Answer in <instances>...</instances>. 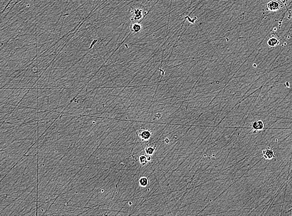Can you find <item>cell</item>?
Returning <instances> with one entry per match:
<instances>
[{
    "mask_svg": "<svg viewBox=\"0 0 292 216\" xmlns=\"http://www.w3.org/2000/svg\"><path fill=\"white\" fill-rule=\"evenodd\" d=\"M151 160V156H149V155H148V156H147L146 155H142L139 156L140 163L143 166L145 165L146 164H147L148 162L149 161H150Z\"/></svg>",
    "mask_w": 292,
    "mask_h": 216,
    "instance_id": "obj_6",
    "label": "cell"
},
{
    "mask_svg": "<svg viewBox=\"0 0 292 216\" xmlns=\"http://www.w3.org/2000/svg\"><path fill=\"white\" fill-rule=\"evenodd\" d=\"M165 141H166V142L167 143H169V140H168V138H166V140H165Z\"/></svg>",
    "mask_w": 292,
    "mask_h": 216,
    "instance_id": "obj_11",
    "label": "cell"
},
{
    "mask_svg": "<svg viewBox=\"0 0 292 216\" xmlns=\"http://www.w3.org/2000/svg\"><path fill=\"white\" fill-rule=\"evenodd\" d=\"M276 44H278V41L275 39H274V38L270 39L268 41V44L270 46H275Z\"/></svg>",
    "mask_w": 292,
    "mask_h": 216,
    "instance_id": "obj_10",
    "label": "cell"
},
{
    "mask_svg": "<svg viewBox=\"0 0 292 216\" xmlns=\"http://www.w3.org/2000/svg\"><path fill=\"white\" fill-rule=\"evenodd\" d=\"M131 13L132 16L130 18V21L135 22H140L145 15L143 10L139 7H132Z\"/></svg>",
    "mask_w": 292,
    "mask_h": 216,
    "instance_id": "obj_1",
    "label": "cell"
},
{
    "mask_svg": "<svg viewBox=\"0 0 292 216\" xmlns=\"http://www.w3.org/2000/svg\"><path fill=\"white\" fill-rule=\"evenodd\" d=\"M263 157L267 160H272V158L275 157V154L274 150L271 148H267L263 151Z\"/></svg>",
    "mask_w": 292,
    "mask_h": 216,
    "instance_id": "obj_3",
    "label": "cell"
},
{
    "mask_svg": "<svg viewBox=\"0 0 292 216\" xmlns=\"http://www.w3.org/2000/svg\"><path fill=\"white\" fill-rule=\"evenodd\" d=\"M138 136L143 141H147L153 136V133L151 130L146 128L140 129L138 132Z\"/></svg>",
    "mask_w": 292,
    "mask_h": 216,
    "instance_id": "obj_2",
    "label": "cell"
},
{
    "mask_svg": "<svg viewBox=\"0 0 292 216\" xmlns=\"http://www.w3.org/2000/svg\"><path fill=\"white\" fill-rule=\"evenodd\" d=\"M156 149V146H148V147L145 148V153L147 155L151 156L155 153Z\"/></svg>",
    "mask_w": 292,
    "mask_h": 216,
    "instance_id": "obj_8",
    "label": "cell"
},
{
    "mask_svg": "<svg viewBox=\"0 0 292 216\" xmlns=\"http://www.w3.org/2000/svg\"><path fill=\"white\" fill-rule=\"evenodd\" d=\"M252 128L256 131L262 130L264 128L265 123L262 120H255L252 123Z\"/></svg>",
    "mask_w": 292,
    "mask_h": 216,
    "instance_id": "obj_4",
    "label": "cell"
},
{
    "mask_svg": "<svg viewBox=\"0 0 292 216\" xmlns=\"http://www.w3.org/2000/svg\"><path fill=\"white\" fill-rule=\"evenodd\" d=\"M142 26L140 22H133L130 26V31L133 33H139L142 31Z\"/></svg>",
    "mask_w": 292,
    "mask_h": 216,
    "instance_id": "obj_5",
    "label": "cell"
},
{
    "mask_svg": "<svg viewBox=\"0 0 292 216\" xmlns=\"http://www.w3.org/2000/svg\"><path fill=\"white\" fill-rule=\"evenodd\" d=\"M138 183L141 187H147L149 183V181L148 177L143 176L140 177L139 181H138Z\"/></svg>",
    "mask_w": 292,
    "mask_h": 216,
    "instance_id": "obj_7",
    "label": "cell"
},
{
    "mask_svg": "<svg viewBox=\"0 0 292 216\" xmlns=\"http://www.w3.org/2000/svg\"><path fill=\"white\" fill-rule=\"evenodd\" d=\"M267 7L270 10H276L278 9L279 5L276 1H270L269 3H268Z\"/></svg>",
    "mask_w": 292,
    "mask_h": 216,
    "instance_id": "obj_9",
    "label": "cell"
}]
</instances>
